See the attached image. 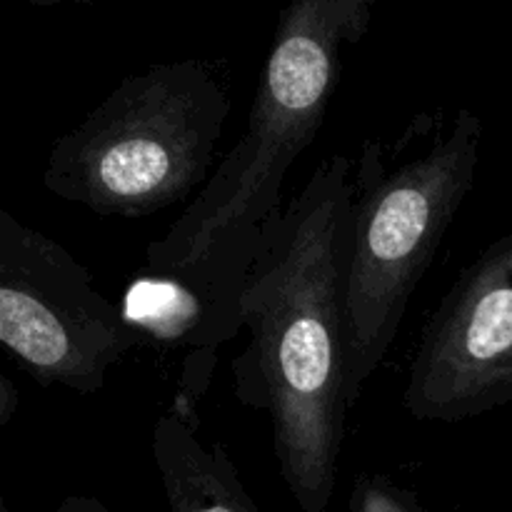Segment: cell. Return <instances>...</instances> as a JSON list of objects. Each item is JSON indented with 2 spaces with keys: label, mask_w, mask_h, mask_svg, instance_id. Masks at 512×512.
I'll return each mask as SVG.
<instances>
[{
  "label": "cell",
  "mask_w": 512,
  "mask_h": 512,
  "mask_svg": "<svg viewBox=\"0 0 512 512\" xmlns=\"http://www.w3.org/2000/svg\"><path fill=\"white\" fill-rule=\"evenodd\" d=\"M20 408V390L8 375H0V425H8Z\"/></svg>",
  "instance_id": "9c48e42d"
},
{
  "label": "cell",
  "mask_w": 512,
  "mask_h": 512,
  "mask_svg": "<svg viewBox=\"0 0 512 512\" xmlns=\"http://www.w3.org/2000/svg\"><path fill=\"white\" fill-rule=\"evenodd\" d=\"M230 108L228 88L205 60L150 65L55 138L40 183L105 218L173 208L213 175Z\"/></svg>",
  "instance_id": "277c9868"
},
{
  "label": "cell",
  "mask_w": 512,
  "mask_h": 512,
  "mask_svg": "<svg viewBox=\"0 0 512 512\" xmlns=\"http://www.w3.org/2000/svg\"><path fill=\"white\" fill-rule=\"evenodd\" d=\"M53 512H110L100 500L88 498V495H70Z\"/></svg>",
  "instance_id": "30bf717a"
},
{
  "label": "cell",
  "mask_w": 512,
  "mask_h": 512,
  "mask_svg": "<svg viewBox=\"0 0 512 512\" xmlns=\"http://www.w3.org/2000/svg\"><path fill=\"white\" fill-rule=\"evenodd\" d=\"M512 403V233L455 278L413 355L403 408L463 423Z\"/></svg>",
  "instance_id": "8992f818"
},
{
  "label": "cell",
  "mask_w": 512,
  "mask_h": 512,
  "mask_svg": "<svg viewBox=\"0 0 512 512\" xmlns=\"http://www.w3.org/2000/svg\"><path fill=\"white\" fill-rule=\"evenodd\" d=\"M150 448L170 512H263L228 448L200 438V423L168 408L155 420Z\"/></svg>",
  "instance_id": "52a82bcc"
},
{
  "label": "cell",
  "mask_w": 512,
  "mask_h": 512,
  "mask_svg": "<svg viewBox=\"0 0 512 512\" xmlns=\"http://www.w3.org/2000/svg\"><path fill=\"white\" fill-rule=\"evenodd\" d=\"M348 512H435L415 490L405 488L385 473L355 475Z\"/></svg>",
  "instance_id": "ba28073f"
},
{
  "label": "cell",
  "mask_w": 512,
  "mask_h": 512,
  "mask_svg": "<svg viewBox=\"0 0 512 512\" xmlns=\"http://www.w3.org/2000/svg\"><path fill=\"white\" fill-rule=\"evenodd\" d=\"M0 345L43 388L93 395L143 343L68 248L0 210Z\"/></svg>",
  "instance_id": "5b68a950"
},
{
  "label": "cell",
  "mask_w": 512,
  "mask_h": 512,
  "mask_svg": "<svg viewBox=\"0 0 512 512\" xmlns=\"http://www.w3.org/2000/svg\"><path fill=\"white\" fill-rule=\"evenodd\" d=\"M483 120L470 108L413 115L395 138H370L353 163L345 315L348 403L383 365L415 288L475 185Z\"/></svg>",
  "instance_id": "3957f363"
},
{
  "label": "cell",
  "mask_w": 512,
  "mask_h": 512,
  "mask_svg": "<svg viewBox=\"0 0 512 512\" xmlns=\"http://www.w3.org/2000/svg\"><path fill=\"white\" fill-rule=\"evenodd\" d=\"M0 512H8V508H5V503H0Z\"/></svg>",
  "instance_id": "8fae6325"
},
{
  "label": "cell",
  "mask_w": 512,
  "mask_h": 512,
  "mask_svg": "<svg viewBox=\"0 0 512 512\" xmlns=\"http://www.w3.org/2000/svg\"><path fill=\"white\" fill-rule=\"evenodd\" d=\"M373 23V0H295L280 13L245 133L160 240L145 270L188 280L218 308L220 328L240 330V290L263 235L285 205L288 170L318 138L340 85L345 48Z\"/></svg>",
  "instance_id": "7a4b0ae2"
},
{
  "label": "cell",
  "mask_w": 512,
  "mask_h": 512,
  "mask_svg": "<svg viewBox=\"0 0 512 512\" xmlns=\"http://www.w3.org/2000/svg\"><path fill=\"white\" fill-rule=\"evenodd\" d=\"M353 160L330 155L265 230L240 290V403L265 410L280 478L303 512L335 495L348 418V268Z\"/></svg>",
  "instance_id": "6da1fadb"
}]
</instances>
